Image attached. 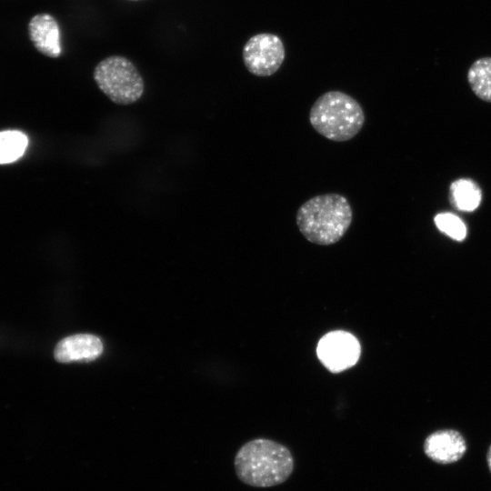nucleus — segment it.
<instances>
[{
    "mask_svg": "<svg viewBox=\"0 0 491 491\" xmlns=\"http://www.w3.org/2000/svg\"><path fill=\"white\" fill-rule=\"evenodd\" d=\"M239 480L256 487H270L286 481L294 470V457L284 445L266 438L244 444L235 456Z\"/></svg>",
    "mask_w": 491,
    "mask_h": 491,
    "instance_id": "1",
    "label": "nucleus"
},
{
    "mask_svg": "<svg viewBox=\"0 0 491 491\" xmlns=\"http://www.w3.org/2000/svg\"><path fill=\"white\" fill-rule=\"evenodd\" d=\"M296 225L310 243L330 246L341 240L353 221L347 198L337 193L316 195L300 205Z\"/></svg>",
    "mask_w": 491,
    "mask_h": 491,
    "instance_id": "2",
    "label": "nucleus"
},
{
    "mask_svg": "<svg viewBox=\"0 0 491 491\" xmlns=\"http://www.w3.org/2000/svg\"><path fill=\"white\" fill-rule=\"evenodd\" d=\"M366 116L360 104L349 95L328 91L311 106L309 121L321 135L335 142H346L362 129Z\"/></svg>",
    "mask_w": 491,
    "mask_h": 491,
    "instance_id": "3",
    "label": "nucleus"
},
{
    "mask_svg": "<svg viewBox=\"0 0 491 491\" xmlns=\"http://www.w3.org/2000/svg\"><path fill=\"white\" fill-rule=\"evenodd\" d=\"M94 80L98 88L115 104L126 105L139 100L144 80L135 65L122 55H110L95 67Z\"/></svg>",
    "mask_w": 491,
    "mask_h": 491,
    "instance_id": "4",
    "label": "nucleus"
},
{
    "mask_svg": "<svg viewBox=\"0 0 491 491\" xmlns=\"http://www.w3.org/2000/svg\"><path fill=\"white\" fill-rule=\"evenodd\" d=\"M285 46L279 36L262 33L248 39L243 48V61L246 69L256 76H270L282 65Z\"/></svg>",
    "mask_w": 491,
    "mask_h": 491,
    "instance_id": "5",
    "label": "nucleus"
},
{
    "mask_svg": "<svg viewBox=\"0 0 491 491\" xmlns=\"http://www.w3.org/2000/svg\"><path fill=\"white\" fill-rule=\"evenodd\" d=\"M316 355L326 369L332 373H339L357 363L361 346L354 335L335 330L320 338L316 346Z\"/></svg>",
    "mask_w": 491,
    "mask_h": 491,
    "instance_id": "6",
    "label": "nucleus"
},
{
    "mask_svg": "<svg viewBox=\"0 0 491 491\" xmlns=\"http://www.w3.org/2000/svg\"><path fill=\"white\" fill-rule=\"evenodd\" d=\"M466 450L462 435L456 430H440L427 436L424 444L426 455L439 464H450L459 460Z\"/></svg>",
    "mask_w": 491,
    "mask_h": 491,
    "instance_id": "7",
    "label": "nucleus"
},
{
    "mask_svg": "<svg viewBox=\"0 0 491 491\" xmlns=\"http://www.w3.org/2000/svg\"><path fill=\"white\" fill-rule=\"evenodd\" d=\"M103 351L99 337L90 334H77L62 339L55 348V358L60 363L91 361Z\"/></svg>",
    "mask_w": 491,
    "mask_h": 491,
    "instance_id": "8",
    "label": "nucleus"
},
{
    "mask_svg": "<svg viewBox=\"0 0 491 491\" xmlns=\"http://www.w3.org/2000/svg\"><path fill=\"white\" fill-rule=\"evenodd\" d=\"M28 30L30 39L40 53L52 58L61 55L60 29L51 15H35L29 22Z\"/></svg>",
    "mask_w": 491,
    "mask_h": 491,
    "instance_id": "9",
    "label": "nucleus"
},
{
    "mask_svg": "<svg viewBox=\"0 0 491 491\" xmlns=\"http://www.w3.org/2000/svg\"><path fill=\"white\" fill-rule=\"evenodd\" d=\"M481 199V189L479 185L471 179H457L450 185L449 200L452 205L459 211H474L479 206Z\"/></svg>",
    "mask_w": 491,
    "mask_h": 491,
    "instance_id": "10",
    "label": "nucleus"
},
{
    "mask_svg": "<svg viewBox=\"0 0 491 491\" xmlns=\"http://www.w3.org/2000/svg\"><path fill=\"white\" fill-rule=\"evenodd\" d=\"M467 80L476 96L491 102V57L474 62L468 70Z\"/></svg>",
    "mask_w": 491,
    "mask_h": 491,
    "instance_id": "11",
    "label": "nucleus"
},
{
    "mask_svg": "<svg viewBox=\"0 0 491 491\" xmlns=\"http://www.w3.org/2000/svg\"><path fill=\"white\" fill-rule=\"evenodd\" d=\"M28 145L27 136L18 130L0 132V165L10 164L18 160L25 152Z\"/></svg>",
    "mask_w": 491,
    "mask_h": 491,
    "instance_id": "12",
    "label": "nucleus"
},
{
    "mask_svg": "<svg viewBox=\"0 0 491 491\" xmlns=\"http://www.w3.org/2000/svg\"><path fill=\"white\" fill-rule=\"evenodd\" d=\"M434 222L443 234L456 241H463L466 236L465 223L455 214H437L434 218Z\"/></svg>",
    "mask_w": 491,
    "mask_h": 491,
    "instance_id": "13",
    "label": "nucleus"
},
{
    "mask_svg": "<svg viewBox=\"0 0 491 491\" xmlns=\"http://www.w3.org/2000/svg\"><path fill=\"white\" fill-rule=\"evenodd\" d=\"M486 459H487L488 467L491 471V446L488 449Z\"/></svg>",
    "mask_w": 491,
    "mask_h": 491,
    "instance_id": "14",
    "label": "nucleus"
},
{
    "mask_svg": "<svg viewBox=\"0 0 491 491\" xmlns=\"http://www.w3.org/2000/svg\"><path fill=\"white\" fill-rule=\"evenodd\" d=\"M128 1H140V0H128Z\"/></svg>",
    "mask_w": 491,
    "mask_h": 491,
    "instance_id": "15",
    "label": "nucleus"
}]
</instances>
